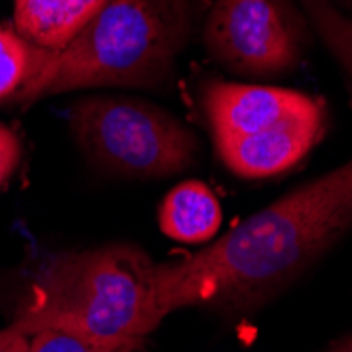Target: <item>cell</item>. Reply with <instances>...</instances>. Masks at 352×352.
I'll return each mask as SVG.
<instances>
[{"mask_svg": "<svg viewBox=\"0 0 352 352\" xmlns=\"http://www.w3.org/2000/svg\"><path fill=\"white\" fill-rule=\"evenodd\" d=\"M108 0H15L13 25L34 45L59 53Z\"/></svg>", "mask_w": 352, "mask_h": 352, "instance_id": "obj_8", "label": "cell"}, {"mask_svg": "<svg viewBox=\"0 0 352 352\" xmlns=\"http://www.w3.org/2000/svg\"><path fill=\"white\" fill-rule=\"evenodd\" d=\"M21 163V140L11 126L0 122V190H3Z\"/></svg>", "mask_w": 352, "mask_h": 352, "instance_id": "obj_13", "label": "cell"}, {"mask_svg": "<svg viewBox=\"0 0 352 352\" xmlns=\"http://www.w3.org/2000/svg\"><path fill=\"white\" fill-rule=\"evenodd\" d=\"M68 126L87 161L120 179H167L199 163L197 133L167 108L135 95L78 98Z\"/></svg>", "mask_w": 352, "mask_h": 352, "instance_id": "obj_4", "label": "cell"}, {"mask_svg": "<svg viewBox=\"0 0 352 352\" xmlns=\"http://www.w3.org/2000/svg\"><path fill=\"white\" fill-rule=\"evenodd\" d=\"M352 228V158L245 217L215 243L161 262L169 314L203 306L247 314L268 304Z\"/></svg>", "mask_w": 352, "mask_h": 352, "instance_id": "obj_1", "label": "cell"}, {"mask_svg": "<svg viewBox=\"0 0 352 352\" xmlns=\"http://www.w3.org/2000/svg\"><path fill=\"white\" fill-rule=\"evenodd\" d=\"M209 0H108L80 34L55 53L28 104L91 89H167L199 36Z\"/></svg>", "mask_w": 352, "mask_h": 352, "instance_id": "obj_3", "label": "cell"}, {"mask_svg": "<svg viewBox=\"0 0 352 352\" xmlns=\"http://www.w3.org/2000/svg\"><path fill=\"white\" fill-rule=\"evenodd\" d=\"M329 126L327 106L287 118L249 135L213 142L217 161L243 179H268L292 171L323 142Z\"/></svg>", "mask_w": 352, "mask_h": 352, "instance_id": "obj_7", "label": "cell"}, {"mask_svg": "<svg viewBox=\"0 0 352 352\" xmlns=\"http://www.w3.org/2000/svg\"><path fill=\"white\" fill-rule=\"evenodd\" d=\"M55 53L28 41L13 23H0V106L28 104Z\"/></svg>", "mask_w": 352, "mask_h": 352, "instance_id": "obj_10", "label": "cell"}, {"mask_svg": "<svg viewBox=\"0 0 352 352\" xmlns=\"http://www.w3.org/2000/svg\"><path fill=\"white\" fill-rule=\"evenodd\" d=\"M325 352H352V333L338 340V342H333Z\"/></svg>", "mask_w": 352, "mask_h": 352, "instance_id": "obj_15", "label": "cell"}, {"mask_svg": "<svg viewBox=\"0 0 352 352\" xmlns=\"http://www.w3.org/2000/svg\"><path fill=\"white\" fill-rule=\"evenodd\" d=\"M144 350L146 344L102 342L59 327H45L38 331H32L25 348V352H144Z\"/></svg>", "mask_w": 352, "mask_h": 352, "instance_id": "obj_12", "label": "cell"}, {"mask_svg": "<svg viewBox=\"0 0 352 352\" xmlns=\"http://www.w3.org/2000/svg\"><path fill=\"white\" fill-rule=\"evenodd\" d=\"M158 226L177 243H207L221 226V205L207 184L199 179L179 182L158 207Z\"/></svg>", "mask_w": 352, "mask_h": 352, "instance_id": "obj_9", "label": "cell"}, {"mask_svg": "<svg viewBox=\"0 0 352 352\" xmlns=\"http://www.w3.org/2000/svg\"><path fill=\"white\" fill-rule=\"evenodd\" d=\"M329 3L348 19H352V0H329Z\"/></svg>", "mask_w": 352, "mask_h": 352, "instance_id": "obj_16", "label": "cell"}, {"mask_svg": "<svg viewBox=\"0 0 352 352\" xmlns=\"http://www.w3.org/2000/svg\"><path fill=\"white\" fill-rule=\"evenodd\" d=\"M314 36L298 0H209L199 32L213 63L251 82L292 76Z\"/></svg>", "mask_w": 352, "mask_h": 352, "instance_id": "obj_5", "label": "cell"}, {"mask_svg": "<svg viewBox=\"0 0 352 352\" xmlns=\"http://www.w3.org/2000/svg\"><path fill=\"white\" fill-rule=\"evenodd\" d=\"M199 102L211 142L249 135L327 106L321 98L304 91L219 78H209L201 85Z\"/></svg>", "mask_w": 352, "mask_h": 352, "instance_id": "obj_6", "label": "cell"}, {"mask_svg": "<svg viewBox=\"0 0 352 352\" xmlns=\"http://www.w3.org/2000/svg\"><path fill=\"white\" fill-rule=\"evenodd\" d=\"M165 316L161 262L133 243H110L49 255L13 325L25 333L59 327L102 342L148 344Z\"/></svg>", "mask_w": 352, "mask_h": 352, "instance_id": "obj_2", "label": "cell"}, {"mask_svg": "<svg viewBox=\"0 0 352 352\" xmlns=\"http://www.w3.org/2000/svg\"><path fill=\"white\" fill-rule=\"evenodd\" d=\"M30 342V333L21 331L13 323L0 329V352H25Z\"/></svg>", "mask_w": 352, "mask_h": 352, "instance_id": "obj_14", "label": "cell"}, {"mask_svg": "<svg viewBox=\"0 0 352 352\" xmlns=\"http://www.w3.org/2000/svg\"><path fill=\"white\" fill-rule=\"evenodd\" d=\"M298 5L336 59L352 102V19L342 15L329 0H298Z\"/></svg>", "mask_w": 352, "mask_h": 352, "instance_id": "obj_11", "label": "cell"}]
</instances>
